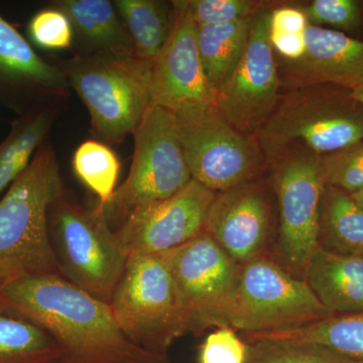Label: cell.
Listing matches in <instances>:
<instances>
[{
	"label": "cell",
	"instance_id": "cell-5",
	"mask_svg": "<svg viewBox=\"0 0 363 363\" xmlns=\"http://www.w3.org/2000/svg\"><path fill=\"white\" fill-rule=\"evenodd\" d=\"M48 229L61 276L109 304L128 255L104 214L64 189L50 206Z\"/></svg>",
	"mask_w": 363,
	"mask_h": 363
},
{
	"label": "cell",
	"instance_id": "cell-20",
	"mask_svg": "<svg viewBox=\"0 0 363 363\" xmlns=\"http://www.w3.org/2000/svg\"><path fill=\"white\" fill-rule=\"evenodd\" d=\"M113 6L133 40L136 56L154 63L175 26L176 11L172 1L116 0Z\"/></svg>",
	"mask_w": 363,
	"mask_h": 363
},
{
	"label": "cell",
	"instance_id": "cell-33",
	"mask_svg": "<svg viewBox=\"0 0 363 363\" xmlns=\"http://www.w3.org/2000/svg\"><path fill=\"white\" fill-rule=\"evenodd\" d=\"M247 344L230 327L218 328L207 336L200 347L199 363H245Z\"/></svg>",
	"mask_w": 363,
	"mask_h": 363
},
{
	"label": "cell",
	"instance_id": "cell-3",
	"mask_svg": "<svg viewBox=\"0 0 363 363\" xmlns=\"http://www.w3.org/2000/svg\"><path fill=\"white\" fill-rule=\"evenodd\" d=\"M363 138V107L351 91L315 85L289 91L255 136L267 166L292 152L328 156Z\"/></svg>",
	"mask_w": 363,
	"mask_h": 363
},
{
	"label": "cell",
	"instance_id": "cell-32",
	"mask_svg": "<svg viewBox=\"0 0 363 363\" xmlns=\"http://www.w3.org/2000/svg\"><path fill=\"white\" fill-rule=\"evenodd\" d=\"M362 7L357 0H313L302 11L310 25L330 26L342 32L357 28L362 20Z\"/></svg>",
	"mask_w": 363,
	"mask_h": 363
},
{
	"label": "cell",
	"instance_id": "cell-18",
	"mask_svg": "<svg viewBox=\"0 0 363 363\" xmlns=\"http://www.w3.org/2000/svg\"><path fill=\"white\" fill-rule=\"evenodd\" d=\"M56 9L70 20L74 32L88 47V54L136 56L128 30L108 0H61Z\"/></svg>",
	"mask_w": 363,
	"mask_h": 363
},
{
	"label": "cell",
	"instance_id": "cell-4",
	"mask_svg": "<svg viewBox=\"0 0 363 363\" xmlns=\"http://www.w3.org/2000/svg\"><path fill=\"white\" fill-rule=\"evenodd\" d=\"M152 67L138 56L86 54L61 69L87 107L94 133L119 143L133 135L152 105Z\"/></svg>",
	"mask_w": 363,
	"mask_h": 363
},
{
	"label": "cell",
	"instance_id": "cell-28",
	"mask_svg": "<svg viewBox=\"0 0 363 363\" xmlns=\"http://www.w3.org/2000/svg\"><path fill=\"white\" fill-rule=\"evenodd\" d=\"M308 26L309 21L302 9L292 6L272 7L269 40L274 55L281 61L294 62L302 58Z\"/></svg>",
	"mask_w": 363,
	"mask_h": 363
},
{
	"label": "cell",
	"instance_id": "cell-1",
	"mask_svg": "<svg viewBox=\"0 0 363 363\" xmlns=\"http://www.w3.org/2000/svg\"><path fill=\"white\" fill-rule=\"evenodd\" d=\"M0 307L51 335L63 350L59 363H168L124 335L108 303L59 274L0 286Z\"/></svg>",
	"mask_w": 363,
	"mask_h": 363
},
{
	"label": "cell",
	"instance_id": "cell-13",
	"mask_svg": "<svg viewBox=\"0 0 363 363\" xmlns=\"http://www.w3.org/2000/svg\"><path fill=\"white\" fill-rule=\"evenodd\" d=\"M216 193L193 179L173 197L130 214L116 233L133 255H160L185 245L204 231Z\"/></svg>",
	"mask_w": 363,
	"mask_h": 363
},
{
	"label": "cell",
	"instance_id": "cell-26",
	"mask_svg": "<svg viewBox=\"0 0 363 363\" xmlns=\"http://www.w3.org/2000/svg\"><path fill=\"white\" fill-rule=\"evenodd\" d=\"M73 169L79 180L98 198L97 209L101 211L116 194L121 162L104 143L86 140L74 152Z\"/></svg>",
	"mask_w": 363,
	"mask_h": 363
},
{
	"label": "cell",
	"instance_id": "cell-10",
	"mask_svg": "<svg viewBox=\"0 0 363 363\" xmlns=\"http://www.w3.org/2000/svg\"><path fill=\"white\" fill-rule=\"evenodd\" d=\"M175 114L191 175L209 190L218 193L252 181L266 164L255 138L236 130L215 105Z\"/></svg>",
	"mask_w": 363,
	"mask_h": 363
},
{
	"label": "cell",
	"instance_id": "cell-21",
	"mask_svg": "<svg viewBox=\"0 0 363 363\" xmlns=\"http://www.w3.org/2000/svg\"><path fill=\"white\" fill-rule=\"evenodd\" d=\"M320 247L363 259V207L352 196L325 186L320 217Z\"/></svg>",
	"mask_w": 363,
	"mask_h": 363
},
{
	"label": "cell",
	"instance_id": "cell-27",
	"mask_svg": "<svg viewBox=\"0 0 363 363\" xmlns=\"http://www.w3.org/2000/svg\"><path fill=\"white\" fill-rule=\"evenodd\" d=\"M245 363H363L317 344L259 339L247 344Z\"/></svg>",
	"mask_w": 363,
	"mask_h": 363
},
{
	"label": "cell",
	"instance_id": "cell-12",
	"mask_svg": "<svg viewBox=\"0 0 363 363\" xmlns=\"http://www.w3.org/2000/svg\"><path fill=\"white\" fill-rule=\"evenodd\" d=\"M272 9L267 4L253 14L240 63L215 98V106L227 123L253 138L283 95L278 60L269 40Z\"/></svg>",
	"mask_w": 363,
	"mask_h": 363
},
{
	"label": "cell",
	"instance_id": "cell-14",
	"mask_svg": "<svg viewBox=\"0 0 363 363\" xmlns=\"http://www.w3.org/2000/svg\"><path fill=\"white\" fill-rule=\"evenodd\" d=\"M173 33L152 67V105L174 112L215 105L197 44V25L176 11Z\"/></svg>",
	"mask_w": 363,
	"mask_h": 363
},
{
	"label": "cell",
	"instance_id": "cell-34",
	"mask_svg": "<svg viewBox=\"0 0 363 363\" xmlns=\"http://www.w3.org/2000/svg\"><path fill=\"white\" fill-rule=\"evenodd\" d=\"M353 98L363 107V85L351 90Z\"/></svg>",
	"mask_w": 363,
	"mask_h": 363
},
{
	"label": "cell",
	"instance_id": "cell-24",
	"mask_svg": "<svg viewBox=\"0 0 363 363\" xmlns=\"http://www.w3.org/2000/svg\"><path fill=\"white\" fill-rule=\"evenodd\" d=\"M63 354L47 332L0 307V363H59Z\"/></svg>",
	"mask_w": 363,
	"mask_h": 363
},
{
	"label": "cell",
	"instance_id": "cell-8",
	"mask_svg": "<svg viewBox=\"0 0 363 363\" xmlns=\"http://www.w3.org/2000/svg\"><path fill=\"white\" fill-rule=\"evenodd\" d=\"M121 331L142 350L167 357L185 335L173 279L161 255L128 257L109 303Z\"/></svg>",
	"mask_w": 363,
	"mask_h": 363
},
{
	"label": "cell",
	"instance_id": "cell-11",
	"mask_svg": "<svg viewBox=\"0 0 363 363\" xmlns=\"http://www.w3.org/2000/svg\"><path fill=\"white\" fill-rule=\"evenodd\" d=\"M279 205L278 250L284 264L304 276L320 247V217L325 182L321 157L292 152L269 164Z\"/></svg>",
	"mask_w": 363,
	"mask_h": 363
},
{
	"label": "cell",
	"instance_id": "cell-9",
	"mask_svg": "<svg viewBox=\"0 0 363 363\" xmlns=\"http://www.w3.org/2000/svg\"><path fill=\"white\" fill-rule=\"evenodd\" d=\"M332 316L304 279L259 255L240 264L230 327L245 336L300 328Z\"/></svg>",
	"mask_w": 363,
	"mask_h": 363
},
{
	"label": "cell",
	"instance_id": "cell-7",
	"mask_svg": "<svg viewBox=\"0 0 363 363\" xmlns=\"http://www.w3.org/2000/svg\"><path fill=\"white\" fill-rule=\"evenodd\" d=\"M160 255L173 279L185 334L230 327L240 264L205 231Z\"/></svg>",
	"mask_w": 363,
	"mask_h": 363
},
{
	"label": "cell",
	"instance_id": "cell-15",
	"mask_svg": "<svg viewBox=\"0 0 363 363\" xmlns=\"http://www.w3.org/2000/svg\"><path fill=\"white\" fill-rule=\"evenodd\" d=\"M302 58L278 62L283 88L289 91L315 85L353 90L363 85V40L344 32L308 26Z\"/></svg>",
	"mask_w": 363,
	"mask_h": 363
},
{
	"label": "cell",
	"instance_id": "cell-35",
	"mask_svg": "<svg viewBox=\"0 0 363 363\" xmlns=\"http://www.w3.org/2000/svg\"><path fill=\"white\" fill-rule=\"evenodd\" d=\"M352 196L353 199L355 200L358 203V204L362 205L363 207V190L359 191V192L354 193V194H350Z\"/></svg>",
	"mask_w": 363,
	"mask_h": 363
},
{
	"label": "cell",
	"instance_id": "cell-6",
	"mask_svg": "<svg viewBox=\"0 0 363 363\" xmlns=\"http://www.w3.org/2000/svg\"><path fill=\"white\" fill-rule=\"evenodd\" d=\"M133 136L130 174L101 210L114 231L133 212L173 197L193 180L179 138L175 112L150 106Z\"/></svg>",
	"mask_w": 363,
	"mask_h": 363
},
{
	"label": "cell",
	"instance_id": "cell-22",
	"mask_svg": "<svg viewBox=\"0 0 363 363\" xmlns=\"http://www.w3.org/2000/svg\"><path fill=\"white\" fill-rule=\"evenodd\" d=\"M252 18L224 25L197 26L200 58L208 82L215 93L240 63L247 47Z\"/></svg>",
	"mask_w": 363,
	"mask_h": 363
},
{
	"label": "cell",
	"instance_id": "cell-23",
	"mask_svg": "<svg viewBox=\"0 0 363 363\" xmlns=\"http://www.w3.org/2000/svg\"><path fill=\"white\" fill-rule=\"evenodd\" d=\"M248 340L289 341L317 344L363 362V312L332 315L293 330L247 336Z\"/></svg>",
	"mask_w": 363,
	"mask_h": 363
},
{
	"label": "cell",
	"instance_id": "cell-16",
	"mask_svg": "<svg viewBox=\"0 0 363 363\" xmlns=\"http://www.w3.org/2000/svg\"><path fill=\"white\" fill-rule=\"evenodd\" d=\"M269 206L259 184L248 181L216 193L204 231L238 264L260 255L269 228Z\"/></svg>",
	"mask_w": 363,
	"mask_h": 363
},
{
	"label": "cell",
	"instance_id": "cell-17",
	"mask_svg": "<svg viewBox=\"0 0 363 363\" xmlns=\"http://www.w3.org/2000/svg\"><path fill=\"white\" fill-rule=\"evenodd\" d=\"M304 279L332 315L363 312V259L319 247L304 272Z\"/></svg>",
	"mask_w": 363,
	"mask_h": 363
},
{
	"label": "cell",
	"instance_id": "cell-31",
	"mask_svg": "<svg viewBox=\"0 0 363 363\" xmlns=\"http://www.w3.org/2000/svg\"><path fill=\"white\" fill-rule=\"evenodd\" d=\"M28 33L35 45L52 51L70 49L75 35L68 16L58 9L35 13L28 25Z\"/></svg>",
	"mask_w": 363,
	"mask_h": 363
},
{
	"label": "cell",
	"instance_id": "cell-19",
	"mask_svg": "<svg viewBox=\"0 0 363 363\" xmlns=\"http://www.w3.org/2000/svg\"><path fill=\"white\" fill-rule=\"evenodd\" d=\"M0 85L63 93L69 87L65 73L47 63L25 38L0 14Z\"/></svg>",
	"mask_w": 363,
	"mask_h": 363
},
{
	"label": "cell",
	"instance_id": "cell-30",
	"mask_svg": "<svg viewBox=\"0 0 363 363\" xmlns=\"http://www.w3.org/2000/svg\"><path fill=\"white\" fill-rule=\"evenodd\" d=\"M325 185L348 194L363 190V138L345 149L321 157Z\"/></svg>",
	"mask_w": 363,
	"mask_h": 363
},
{
	"label": "cell",
	"instance_id": "cell-2",
	"mask_svg": "<svg viewBox=\"0 0 363 363\" xmlns=\"http://www.w3.org/2000/svg\"><path fill=\"white\" fill-rule=\"evenodd\" d=\"M63 191L56 155L44 143L0 200V286L26 277L61 276L48 213Z\"/></svg>",
	"mask_w": 363,
	"mask_h": 363
},
{
	"label": "cell",
	"instance_id": "cell-25",
	"mask_svg": "<svg viewBox=\"0 0 363 363\" xmlns=\"http://www.w3.org/2000/svg\"><path fill=\"white\" fill-rule=\"evenodd\" d=\"M52 123L48 111H37L16 121L0 143V192L28 169Z\"/></svg>",
	"mask_w": 363,
	"mask_h": 363
},
{
	"label": "cell",
	"instance_id": "cell-29",
	"mask_svg": "<svg viewBox=\"0 0 363 363\" xmlns=\"http://www.w3.org/2000/svg\"><path fill=\"white\" fill-rule=\"evenodd\" d=\"M176 11L189 16L197 26H217L252 18L267 6L255 0H178Z\"/></svg>",
	"mask_w": 363,
	"mask_h": 363
}]
</instances>
